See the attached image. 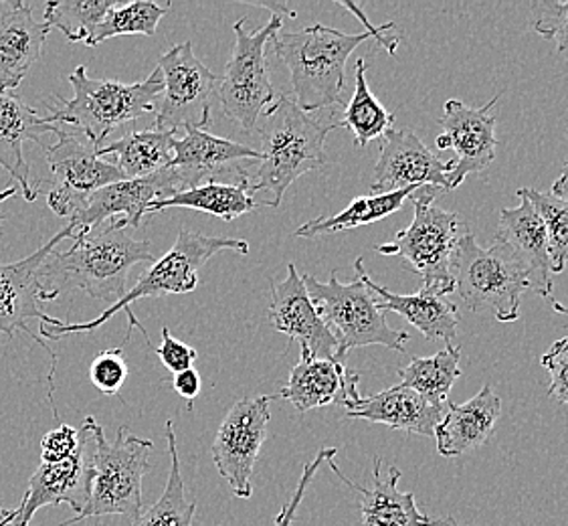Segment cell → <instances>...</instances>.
I'll use <instances>...</instances> for the list:
<instances>
[{"label":"cell","mask_w":568,"mask_h":526,"mask_svg":"<svg viewBox=\"0 0 568 526\" xmlns=\"http://www.w3.org/2000/svg\"><path fill=\"white\" fill-rule=\"evenodd\" d=\"M445 409L423 399L419 393L395 385L371 397H361L351 412L348 419H364L371 424L388 425L390 429H400L407 434L435 435V427L442 424Z\"/></svg>","instance_id":"cell-28"},{"label":"cell","mask_w":568,"mask_h":526,"mask_svg":"<svg viewBox=\"0 0 568 526\" xmlns=\"http://www.w3.org/2000/svg\"><path fill=\"white\" fill-rule=\"evenodd\" d=\"M93 437L95 454L90 503L80 515L59 526L100 516H124L128 523H134L142 515V481L149 474L154 444L132 434L128 427H120L114 442H110L98 422L93 425Z\"/></svg>","instance_id":"cell-7"},{"label":"cell","mask_w":568,"mask_h":526,"mask_svg":"<svg viewBox=\"0 0 568 526\" xmlns=\"http://www.w3.org/2000/svg\"><path fill=\"white\" fill-rule=\"evenodd\" d=\"M7 513H9V510H7L4 506H0V525H2V520H4V516H7Z\"/></svg>","instance_id":"cell-50"},{"label":"cell","mask_w":568,"mask_h":526,"mask_svg":"<svg viewBox=\"0 0 568 526\" xmlns=\"http://www.w3.org/2000/svg\"><path fill=\"white\" fill-rule=\"evenodd\" d=\"M439 193L442 189L432 184L410 193L415 215L409 227L398 231L387 245H381L378 253L400 255L403 265L419 275L423 287H433L447 296L455 292L454 277L449 272L452 253L467 230L464 219L457 213L435 206Z\"/></svg>","instance_id":"cell-9"},{"label":"cell","mask_w":568,"mask_h":526,"mask_svg":"<svg viewBox=\"0 0 568 526\" xmlns=\"http://www.w3.org/2000/svg\"><path fill=\"white\" fill-rule=\"evenodd\" d=\"M338 128H348L354 134L356 146L364 149L368 142L383 138L393 130L395 114L388 112L383 103L376 100L366 81V61L358 59L354 68V93L344 110Z\"/></svg>","instance_id":"cell-33"},{"label":"cell","mask_w":568,"mask_h":526,"mask_svg":"<svg viewBox=\"0 0 568 526\" xmlns=\"http://www.w3.org/2000/svg\"><path fill=\"white\" fill-rule=\"evenodd\" d=\"M171 11V4H156L150 0H136V2H115V7L105 14L102 24L95 29V33L88 47L102 45L103 41L124 37V34H146L152 37L159 29L160 21L166 12Z\"/></svg>","instance_id":"cell-36"},{"label":"cell","mask_w":568,"mask_h":526,"mask_svg":"<svg viewBox=\"0 0 568 526\" xmlns=\"http://www.w3.org/2000/svg\"><path fill=\"white\" fill-rule=\"evenodd\" d=\"M150 241H138L118 221L100 233L73 240L68 252L49 253L39 267L41 302L58 300L63 292L81 290L95 300L118 302L125 294V280L134 265L154 263Z\"/></svg>","instance_id":"cell-1"},{"label":"cell","mask_w":568,"mask_h":526,"mask_svg":"<svg viewBox=\"0 0 568 526\" xmlns=\"http://www.w3.org/2000/svg\"><path fill=\"white\" fill-rule=\"evenodd\" d=\"M93 425H95V417H85L80 429V446L73 456L55 464L41 462L39 468L34 469L23 500L19 504L21 515L27 523H31L37 510L45 506L68 504L75 516L88 506L91 484H93V454H95Z\"/></svg>","instance_id":"cell-15"},{"label":"cell","mask_w":568,"mask_h":526,"mask_svg":"<svg viewBox=\"0 0 568 526\" xmlns=\"http://www.w3.org/2000/svg\"><path fill=\"white\" fill-rule=\"evenodd\" d=\"M172 387L181 395L182 399L189 403V409H193V401L201 393V375L196 368H186L176 373L172 378Z\"/></svg>","instance_id":"cell-45"},{"label":"cell","mask_w":568,"mask_h":526,"mask_svg":"<svg viewBox=\"0 0 568 526\" xmlns=\"http://www.w3.org/2000/svg\"><path fill=\"white\" fill-rule=\"evenodd\" d=\"M282 27L284 19L280 12H273L272 19L257 31L247 29V19H240L233 24L235 47L219 81L216 95L225 115L243 132L257 130L263 112L277 100L265 53Z\"/></svg>","instance_id":"cell-10"},{"label":"cell","mask_w":568,"mask_h":526,"mask_svg":"<svg viewBox=\"0 0 568 526\" xmlns=\"http://www.w3.org/2000/svg\"><path fill=\"white\" fill-rule=\"evenodd\" d=\"M80 446V429L68 424H59L55 429L47 432L41 439V462L55 464L75 454Z\"/></svg>","instance_id":"cell-42"},{"label":"cell","mask_w":568,"mask_h":526,"mask_svg":"<svg viewBox=\"0 0 568 526\" xmlns=\"http://www.w3.org/2000/svg\"><path fill=\"white\" fill-rule=\"evenodd\" d=\"M166 442H169V454H171V472H169L164 493L160 496L159 503L152 504L146 513H142L128 526H193L196 504L186 500L172 419L166 422Z\"/></svg>","instance_id":"cell-34"},{"label":"cell","mask_w":568,"mask_h":526,"mask_svg":"<svg viewBox=\"0 0 568 526\" xmlns=\"http://www.w3.org/2000/svg\"><path fill=\"white\" fill-rule=\"evenodd\" d=\"M55 136L58 142L45 150L51 169L47 205L58 218L73 219L93 193L125 179L115 164L98 156V146L78 130L59 127Z\"/></svg>","instance_id":"cell-11"},{"label":"cell","mask_w":568,"mask_h":526,"mask_svg":"<svg viewBox=\"0 0 568 526\" xmlns=\"http://www.w3.org/2000/svg\"><path fill=\"white\" fill-rule=\"evenodd\" d=\"M73 88V98L63 100L51 95L47 102L45 118L51 124L73 128L102 149L103 140L115 128L134 122L156 110L160 93L164 90L162 71L159 68L149 78L138 83L115 80H93L85 65H80L68 78Z\"/></svg>","instance_id":"cell-4"},{"label":"cell","mask_w":568,"mask_h":526,"mask_svg":"<svg viewBox=\"0 0 568 526\" xmlns=\"http://www.w3.org/2000/svg\"><path fill=\"white\" fill-rule=\"evenodd\" d=\"M530 27L538 37L555 41L560 53L568 55V0H536L530 4Z\"/></svg>","instance_id":"cell-38"},{"label":"cell","mask_w":568,"mask_h":526,"mask_svg":"<svg viewBox=\"0 0 568 526\" xmlns=\"http://www.w3.org/2000/svg\"><path fill=\"white\" fill-rule=\"evenodd\" d=\"M336 454H338V449H336V447H324V449H320L318 454H316V458L312 459L310 464L304 466L302 478H300V482H297L296 493L292 494L290 503H285L284 506H282L280 515L275 516V523H273V526L294 525V518H296L297 508H300V504H302L304 496H306L307 486H310L312 481H314V476H316V472H318L320 466H322L324 462L334 459Z\"/></svg>","instance_id":"cell-41"},{"label":"cell","mask_w":568,"mask_h":526,"mask_svg":"<svg viewBox=\"0 0 568 526\" xmlns=\"http://www.w3.org/2000/svg\"><path fill=\"white\" fill-rule=\"evenodd\" d=\"M454 161H442L410 128L388 130L381 138V154L373 172L371 195H385L427 184L449 191L447 174L454 171Z\"/></svg>","instance_id":"cell-17"},{"label":"cell","mask_w":568,"mask_h":526,"mask_svg":"<svg viewBox=\"0 0 568 526\" xmlns=\"http://www.w3.org/2000/svg\"><path fill=\"white\" fill-rule=\"evenodd\" d=\"M0 526H29V523L24 520L23 515H21V508L17 506V508H12L4 516V520H2V525Z\"/></svg>","instance_id":"cell-47"},{"label":"cell","mask_w":568,"mask_h":526,"mask_svg":"<svg viewBox=\"0 0 568 526\" xmlns=\"http://www.w3.org/2000/svg\"><path fill=\"white\" fill-rule=\"evenodd\" d=\"M227 250L247 255L250 243L245 240H235V237H211V235H203L199 231L182 227L171 250L164 253L159 262L152 263L149 272L138 280L136 286L128 290L124 296L114 302L110 308L103 310L98 318L90 322L59 321L53 326L41 324V336L47 341H59L61 336H69V334L95 332L98 328H102L103 324H108V321L118 312L124 310L128 321H130L125 341H130L134 328H140L146 336V343L150 344L149 332L140 326V322L130 306L142 297L191 294L199 286V272L205 267L209 260L216 253L227 252Z\"/></svg>","instance_id":"cell-3"},{"label":"cell","mask_w":568,"mask_h":526,"mask_svg":"<svg viewBox=\"0 0 568 526\" xmlns=\"http://www.w3.org/2000/svg\"><path fill=\"white\" fill-rule=\"evenodd\" d=\"M341 4L344 9H348V11L354 12V14L361 19V23L366 27V33L371 34V37H375V41L378 45L385 47L390 55H395V53H397L398 45L403 43V37L397 33H390V31L395 29V23L375 27V24L371 23V21L366 19V14L361 11V7H356L353 2H341Z\"/></svg>","instance_id":"cell-44"},{"label":"cell","mask_w":568,"mask_h":526,"mask_svg":"<svg viewBox=\"0 0 568 526\" xmlns=\"http://www.w3.org/2000/svg\"><path fill=\"white\" fill-rule=\"evenodd\" d=\"M90 378L93 387L102 395H118L128 378V363L122 348L100 351L90 366Z\"/></svg>","instance_id":"cell-39"},{"label":"cell","mask_w":568,"mask_h":526,"mask_svg":"<svg viewBox=\"0 0 568 526\" xmlns=\"http://www.w3.org/2000/svg\"><path fill=\"white\" fill-rule=\"evenodd\" d=\"M307 296L318 310L320 318L328 326L338 343V358L344 361L353 348L381 344L390 351L405 353L409 332L390 328L385 312L378 308V300L356 274L353 282L344 284L338 270H332L328 282H320L314 275H302Z\"/></svg>","instance_id":"cell-8"},{"label":"cell","mask_w":568,"mask_h":526,"mask_svg":"<svg viewBox=\"0 0 568 526\" xmlns=\"http://www.w3.org/2000/svg\"><path fill=\"white\" fill-rule=\"evenodd\" d=\"M540 365L545 366L550 375L548 395L560 401L562 405H568V336L560 338L546 351L540 358Z\"/></svg>","instance_id":"cell-40"},{"label":"cell","mask_w":568,"mask_h":526,"mask_svg":"<svg viewBox=\"0 0 568 526\" xmlns=\"http://www.w3.org/2000/svg\"><path fill=\"white\" fill-rule=\"evenodd\" d=\"M164 90L156 102V124L162 130H206L211 103L219 80L201 59L194 55L193 43L184 41L171 47L159 58Z\"/></svg>","instance_id":"cell-12"},{"label":"cell","mask_w":568,"mask_h":526,"mask_svg":"<svg viewBox=\"0 0 568 526\" xmlns=\"http://www.w3.org/2000/svg\"><path fill=\"white\" fill-rule=\"evenodd\" d=\"M550 304H552V308H555V312H558V314H562V316H567L568 318V308L565 306V304H560L558 300H555V297H550ZM565 328H568V322L565 324Z\"/></svg>","instance_id":"cell-49"},{"label":"cell","mask_w":568,"mask_h":526,"mask_svg":"<svg viewBox=\"0 0 568 526\" xmlns=\"http://www.w3.org/2000/svg\"><path fill=\"white\" fill-rule=\"evenodd\" d=\"M336 128V122H324L318 115L304 112L292 95H277L257 124L262 159L251 193L270 195L263 206L282 205L285 191L294 181L326 164V138Z\"/></svg>","instance_id":"cell-2"},{"label":"cell","mask_w":568,"mask_h":526,"mask_svg":"<svg viewBox=\"0 0 568 526\" xmlns=\"http://www.w3.org/2000/svg\"><path fill=\"white\" fill-rule=\"evenodd\" d=\"M49 31V24L34 21L33 7L21 0L0 12V92L21 85L41 59Z\"/></svg>","instance_id":"cell-26"},{"label":"cell","mask_w":568,"mask_h":526,"mask_svg":"<svg viewBox=\"0 0 568 526\" xmlns=\"http://www.w3.org/2000/svg\"><path fill=\"white\" fill-rule=\"evenodd\" d=\"M174 136L176 132L159 127L132 130L124 138L103 144L102 149H98V156L103 159L114 154L118 159L115 166L124 174L125 181L146 179L171 166Z\"/></svg>","instance_id":"cell-29"},{"label":"cell","mask_w":568,"mask_h":526,"mask_svg":"<svg viewBox=\"0 0 568 526\" xmlns=\"http://www.w3.org/2000/svg\"><path fill=\"white\" fill-rule=\"evenodd\" d=\"M459 361L462 351L457 346H445L444 351L433 356H413L409 365L398 368L400 385L419 393L423 399L433 405L447 407L449 391L455 381L462 377Z\"/></svg>","instance_id":"cell-32"},{"label":"cell","mask_w":568,"mask_h":526,"mask_svg":"<svg viewBox=\"0 0 568 526\" xmlns=\"http://www.w3.org/2000/svg\"><path fill=\"white\" fill-rule=\"evenodd\" d=\"M354 272L361 275L366 287L375 294L378 300V308L387 312H395L405 321L413 324L417 331L432 343L442 341L447 348L455 346L457 341V324L459 314L457 306L452 304L447 297L433 290V287H419L417 294H395L388 287L378 286L373 277L364 270L363 257L354 262Z\"/></svg>","instance_id":"cell-24"},{"label":"cell","mask_w":568,"mask_h":526,"mask_svg":"<svg viewBox=\"0 0 568 526\" xmlns=\"http://www.w3.org/2000/svg\"><path fill=\"white\" fill-rule=\"evenodd\" d=\"M329 468L341 478L346 486L363 496L361 500V513H363V526H462L452 516L423 515L417 503L415 494L400 493L398 490V481H400V469L397 466L388 468L387 476H383V459L375 458V481L371 488H364L361 484L346 478L342 469L329 459Z\"/></svg>","instance_id":"cell-23"},{"label":"cell","mask_w":568,"mask_h":526,"mask_svg":"<svg viewBox=\"0 0 568 526\" xmlns=\"http://www.w3.org/2000/svg\"><path fill=\"white\" fill-rule=\"evenodd\" d=\"M273 399L275 395L237 401L225 415L213 442L216 469L240 500H250L253 494L251 474L267 439V425L272 419L270 403Z\"/></svg>","instance_id":"cell-14"},{"label":"cell","mask_w":568,"mask_h":526,"mask_svg":"<svg viewBox=\"0 0 568 526\" xmlns=\"http://www.w3.org/2000/svg\"><path fill=\"white\" fill-rule=\"evenodd\" d=\"M118 0H49L45 24L59 29L71 43H88Z\"/></svg>","instance_id":"cell-35"},{"label":"cell","mask_w":568,"mask_h":526,"mask_svg":"<svg viewBox=\"0 0 568 526\" xmlns=\"http://www.w3.org/2000/svg\"><path fill=\"white\" fill-rule=\"evenodd\" d=\"M417 189L410 186V189H403V191H395V193H385V195L358 196V199H354L351 205L346 206L341 213H336V215L312 219V221H307L304 225H300L294 235L296 237H304V240H316V237L329 235V233H341V231L373 225L376 221L397 213L400 205L405 203V199H409L410 193H415Z\"/></svg>","instance_id":"cell-31"},{"label":"cell","mask_w":568,"mask_h":526,"mask_svg":"<svg viewBox=\"0 0 568 526\" xmlns=\"http://www.w3.org/2000/svg\"><path fill=\"white\" fill-rule=\"evenodd\" d=\"M500 95H494L481 108H469L459 100H447L444 105V115L439 124L449 140V149L455 150L457 161H454V171L447 174L449 191L457 189L466 181L469 174H479L486 171L496 159V124L498 118L491 108L498 103Z\"/></svg>","instance_id":"cell-18"},{"label":"cell","mask_w":568,"mask_h":526,"mask_svg":"<svg viewBox=\"0 0 568 526\" xmlns=\"http://www.w3.org/2000/svg\"><path fill=\"white\" fill-rule=\"evenodd\" d=\"M270 284L272 304L267 316L273 328L300 343V356L341 361L338 343L307 296L304 277L297 274L296 265L287 263V275L282 284H275L273 280H270Z\"/></svg>","instance_id":"cell-19"},{"label":"cell","mask_w":568,"mask_h":526,"mask_svg":"<svg viewBox=\"0 0 568 526\" xmlns=\"http://www.w3.org/2000/svg\"><path fill=\"white\" fill-rule=\"evenodd\" d=\"M73 237V227L65 225L63 230L58 231L51 240L43 243L33 255L24 257L21 262L2 265L0 263V334L4 336H14V332L21 331L31 336V341L43 346L47 355L51 356V368H49V403L53 405V393H55V371H58V356L47 346L45 341H41V334L31 331L27 324L29 321H41L45 326L58 324L59 318H53L45 314L41 308V290H39V267L43 265L49 253L58 250L61 241Z\"/></svg>","instance_id":"cell-13"},{"label":"cell","mask_w":568,"mask_h":526,"mask_svg":"<svg viewBox=\"0 0 568 526\" xmlns=\"http://www.w3.org/2000/svg\"><path fill=\"white\" fill-rule=\"evenodd\" d=\"M181 191V179L172 166L146 179L108 184L91 195L81 213L69 219V225L73 227L71 240L90 235L91 231L100 227L105 219L118 221L122 227L140 230L150 203L169 199Z\"/></svg>","instance_id":"cell-16"},{"label":"cell","mask_w":568,"mask_h":526,"mask_svg":"<svg viewBox=\"0 0 568 526\" xmlns=\"http://www.w3.org/2000/svg\"><path fill=\"white\" fill-rule=\"evenodd\" d=\"M361 373L346 368L336 358H310L302 356L284 390L275 395V399H287L300 413L320 409L326 405H342L351 412L361 401Z\"/></svg>","instance_id":"cell-22"},{"label":"cell","mask_w":568,"mask_h":526,"mask_svg":"<svg viewBox=\"0 0 568 526\" xmlns=\"http://www.w3.org/2000/svg\"><path fill=\"white\" fill-rule=\"evenodd\" d=\"M550 195L557 196V199H560L562 203H567L568 205V159L565 161V166H562L560 176H558L557 181H555V184H552V189H550Z\"/></svg>","instance_id":"cell-46"},{"label":"cell","mask_w":568,"mask_h":526,"mask_svg":"<svg viewBox=\"0 0 568 526\" xmlns=\"http://www.w3.org/2000/svg\"><path fill=\"white\" fill-rule=\"evenodd\" d=\"M154 355L159 356L162 365L166 366L174 375L186 371V368H193L194 361L199 358L193 346L174 338L166 326H162V343L154 348Z\"/></svg>","instance_id":"cell-43"},{"label":"cell","mask_w":568,"mask_h":526,"mask_svg":"<svg viewBox=\"0 0 568 526\" xmlns=\"http://www.w3.org/2000/svg\"><path fill=\"white\" fill-rule=\"evenodd\" d=\"M58 128L21 98L0 92V166L17 181L27 203L37 199L39 186H34L31 166L24 161V146L39 142L47 132L55 134Z\"/></svg>","instance_id":"cell-25"},{"label":"cell","mask_w":568,"mask_h":526,"mask_svg":"<svg viewBox=\"0 0 568 526\" xmlns=\"http://www.w3.org/2000/svg\"><path fill=\"white\" fill-rule=\"evenodd\" d=\"M500 413L501 399L489 383L466 403H447L444 419L433 435L437 439V452L444 458H457L484 446Z\"/></svg>","instance_id":"cell-27"},{"label":"cell","mask_w":568,"mask_h":526,"mask_svg":"<svg viewBox=\"0 0 568 526\" xmlns=\"http://www.w3.org/2000/svg\"><path fill=\"white\" fill-rule=\"evenodd\" d=\"M520 203L514 209H501L498 233L494 241L501 243L514 260L520 263L528 275L530 290L542 297H552V272H550V250L545 219L536 211L523 189L516 193Z\"/></svg>","instance_id":"cell-21"},{"label":"cell","mask_w":568,"mask_h":526,"mask_svg":"<svg viewBox=\"0 0 568 526\" xmlns=\"http://www.w3.org/2000/svg\"><path fill=\"white\" fill-rule=\"evenodd\" d=\"M257 206H262V203L253 199L251 181L247 179L241 183H206L186 189L169 199L150 203L146 215H154L166 209H191L231 223L241 215H247Z\"/></svg>","instance_id":"cell-30"},{"label":"cell","mask_w":568,"mask_h":526,"mask_svg":"<svg viewBox=\"0 0 568 526\" xmlns=\"http://www.w3.org/2000/svg\"><path fill=\"white\" fill-rule=\"evenodd\" d=\"M530 199L540 218L545 219L548 231V250H550V272L562 274L568 262V205L550 193H540L535 189H523Z\"/></svg>","instance_id":"cell-37"},{"label":"cell","mask_w":568,"mask_h":526,"mask_svg":"<svg viewBox=\"0 0 568 526\" xmlns=\"http://www.w3.org/2000/svg\"><path fill=\"white\" fill-rule=\"evenodd\" d=\"M171 166L181 179L182 191L206 183H221L223 174L237 176V181L250 179L241 169L243 161L262 159L260 150L251 149L227 138L213 136L206 130L191 128L184 136L172 138Z\"/></svg>","instance_id":"cell-20"},{"label":"cell","mask_w":568,"mask_h":526,"mask_svg":"<svg viewBox=\"0 0 568 526\" xmlns=\"http://www.w3.org/2000/svg\"><path fill=\"white\" fill-rule=\"evenodd\" d=\"M17 193H19V186H7L4 191H0V205L4 203V201H9V199H12V196H17ZM2 221H4V213L0 211V231H2Z\"/></svg>","instance_id":"cell-48"},{"label":"cell","mask_w":568,"mask_h":526,"mask_svg":"<svg viewBox=\"0 0 568 526\" xmlns=\"http://www.w3.org/2000/svg\"><path fill=\"white\" fill-rule=\"evenodd\" d=\"M368 33H344L326 24H312L302 31H280L272 39L273 51L290 69L294 100L314 114L342 102L346 63Z\"/></svg>","instance_id":"cell-5"},{"label":"cell","mask_w":568,"mask_h":526,"mask_svg":"<svg viewBox=\"0 0 568 526\" xmlns=\"http://www.w3.org/2000/svg\"><path fill=\"white\" fill-rule=\"evenodd\" d=\"M449 272L455 294L467 310L491 312L501 324L520 318V302L530 282L523 265L498 241L479 247L474 233L466 231L455 243Z\"/></svg>","instance_id":"cell-6"}]
</instances>
